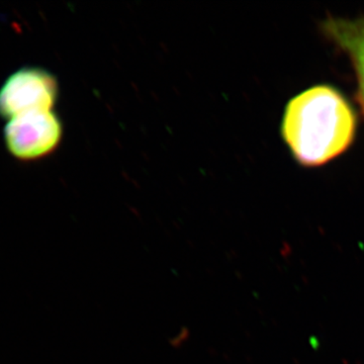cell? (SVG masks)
<instances>
[{"label": "cell", "mask_w": 364, "mask_h": 364, "mask_svg": "<svg viewBox=\"0 0 364 364\" xmlns=\"http://www.w3.org/2000/svg\"><path fill=\"white\" fill-rule=\"evenodd\" d=\"M356 119L338 90L327 85L304 91L284 114V140L301 164L318 166L347 150L353 141Z\"/></svg>", "instance_id": "6da1fadb"}, {"label": "cell", "mask_w": 364, "mask_h": 364, "mask_svg": "<svg viewBox=\"0 0 364 364\" xmlns=\"http://www.w3.org/2000/svg\"><path fill=\"white\" fill-rule=\"evenodd\" d=\"M59 95L56 76L41 67H23L0 87V117L7 121L33 111H52Z\"/></svg>", "instance_id": "7a4b0ae2"}, {"label": "cell", "mask_w": 364, "mask_h": 364, "mask_svg": "<svg viewBox=\"0 0 364 364\" xmlns=\"http://www.w3.org/2000/svg\"><path fill=\"white\" fill-rule=\"evenodd\" d=\"M63 136L61 119L53 111L26 112L7 121L4 136L9 154L32 161L51 154Z\"/></svg>", "instance_id": "3957f363"}, {"label": "cell", "mask_w": 364, "mask_h": 364, "mask_svg": "<svg viewBox=\"0 0 364 364\" xmlns=\"http://www.w3.org/2000/svg\"><path fill=\"white\" fill-rule=\"evenodd\" d=\"M322 31L328 39L348 55L358 77V100L364 114V18H327Z\"/></svg>", "instance_id": "277c9868"}]
</instances>
